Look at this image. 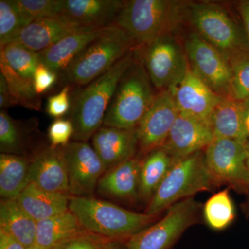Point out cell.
<instances>
[{"label":"cell","instance_id":"29","mask_svg":"<svg viewBox=\"0 0 249 249\" xmlns=\"http://www.w3.org/2000/svg\"><path fill=\"white\" fill-rule=\"evenodd\" d=\"M0 72L6 80L10 91L17 101L18 106L31 109L41 111L42 98L36 93L34 81L19 75L0 58Z\"/></svg>","mask_w":249,"mask_h":249},{"label":"cell","instance_id":"11","mask_svg":"<svg viewBox=\"0 0 249 249\" xmlns=\"http://www.w3.org/2000/svg\"><path fill=\"white\" fill-rule=\"evenodd\" d=\"M184 49L191 71L219 96L231 97V71L225 56L196 32L186 37Z\"/></svg>","mask_w":249,"mask_h":249},{"label":"cell","instance_id":"34","mask_svg":"<svg viewBox=\"0 0 249 249\" xmlns=\"http://www.w3.org/2000/svg\"><path fill=\"white\" fill-rule=\"evenodd\" d=\"M19 12L31 19L59 18L63 0H10Z\"/></svg>","mask_w":249,"mask_h":249},{"label":"cell","instance_id":"3","mask_svg":"<svg viewBox=\"0 0 249 249\" xmlns=\"http://www.w3.org/2000/svg\"><path fill=\"white\" fill-rule=\"evenodd\" d=\"M69 209L87 232L107 240H127L157 217L133 212L91 196H70Z\"/></svg>","mask_w":249,"mask_h":249},{"label":"cell","instance_id":"6","mask_svg":"<svg viewBox=\"0 0 249 249\" xmlns=\"http://www.w3.org/2000/svg\"><path fill=\"white\" fill-rule=\"evenodd\" d=\"M217 187L206 165L204 151L178 159L147 204L145 213L158 215L178 201Z\"/></svg>","mask_w":249,"mask_h":249},{"label":"cell","instance_id":"10","mask_svg":"<svg viewBox=\"0 0 249 249\" xmlns=\"http://www.w3.org/2000/svg\"><path fill=\"white\" fill-rule=\"evenodd\" d=\"M246 143L234 139L214 137L204 150V156L206 165L218 186L228 185L249 197Z\"/></svg>","mask_w":249,"mask_h":249},{"label":"cell","instance_id":"33","mask_svg":"<svg viewBox=\"0 0 249 249\" xmlns=\"http://www.w3.org/2000/svg\"><path fill=\"white\" fill-rule=\"evenodd\" d=\"M229 62L231 71V97L249 103V49L234 53Z\"/></svg>","mask_w":249,"mask_h":249},{"label":"cell","instance_id":"24","mask_svg":"<svg viewBox=\"0 0 249 249\" xmlns=\"http://www.w3.org/2000/svg\"><path fill=\"white\" fill-rule=\"evenodd\" d=\"M36 222L17 199H3L0 203V229L13 236L26 248L36 245Z\"/></svg>","mask_w":249,"mask_h":249},{"label":"cell","instance_id":"20","mask_svg":"<svg viewBox=\"0 0 249 249\" xmlns=\"http://www.w3.org/2000/svg\"><path fill=\"white\" fill-rule=\"evenodd\" d=\"M107 27L85 29L67 36L55 45L39 53L40 62L58 75H61L73 59L93 40L102 35Z\"/></svg>","mask_w":249,"mask_h":249},{"label":"cell","instance_id":"28","mask_svg":"<svg viewBox=\"0 0 249 249\" xmlns=\"http://www.w3.org/2000/svg\"><path fill=\"white\" fill-rule=\"evenodd\" d=\"M37 125L36 119L18 121L4 109L0 111V151L1 153L21 156L30 143V133Z\"/></svg>","mask_w":249,"mask_h":249},{"label":"cell","instance_id":"14","mask_svg":"<svg viewBox=\"0 0 249 249\" xmlns=\"http://www.w3.org/2000/svg\"><path fill=\"white\" fill-rule=\"evenodd\" d=\"M173 93L179 114L211 126V116L222 97L205 84L190 67L181 83L173 90Z\"/></svg>","mask_w":249,"mask_h":249},{"label":"cell","instance_id":"40","mask_svg":"<svg viewBox=\"0 0 249 249\" xmlns=\"http://www.w3.org/2000/svg\"><path fill=\"white\" fill-rule=\"evenodd\" d=\"M0 249H28L21 242L0 229Z\"/></svg>","mask_w":249,"mask_h":249},{"label":"cell","instance_id":"39","mask_svg":"<svg viewBox=\"0 0 249 249\" xmlns=\"http://www.w3.org/2000/svg\"><path fill=\"white\" fill-rule=\"evenodd\" d=\"M16 106H18L17 101L11 94L4 76L0 73V108L5 110Z\"/></svg>","mask_w":249,"mask_h":249},{"label":"cell","instance_id":"23","mask_svg":"<svg viewBox=\"0 0 249 249\" xmlns=\"http://www.w3.org/2000/svg\"><path fill=\"white\" fill-rule=\"evenodd\" d=\"M70 196L52 193L29 183L18 196V203L36 222L55 217L69 211Z\"/></svg>","mask_w":249,"mask_h":249},{"label":"cell","instance_id":"22","mask_svg":"<svg viewBox=\"0 0 249 249\" xmlns=\"http://www.w3.org/2000/svg\"><path fill=\"white\" fill-rule=\"evenodd\" d=\"M85 29H93L75 27L60 18L36 19L22 29L14 42L40 53L67 36Z\"/></svg>","mask_w":249,"mask_h":249},{"label":"cell","instance_id":"5","mask_svg":"<svg viewBox=\"0 0 249 249\" xmlns=\"http://www.w3.org/2000/svg\"><path fill=\"white\" fill-rule=\"evenodd\" d=\"M137 48L130 37L117 26H109L70 64L62 73L61 80L78 88L102 76L116 62Z\"/></svg>","mask_w":249,"mask_h":249},{"label":"cell","instance_id":"4","mask_svg":"<svg viewBox=\"0 0 249 249\" xmlns=\"http://www.w3.org/2000/svg\"><path fill=\"white\" fill-rule=\"evenodd\" d=\"M148 73L136 49V58L124 72L106 111L103 126L138 127L156 96Z\"/></svg>","mask_w":249,"mask_h":249},{"label":"cell","instance_id":"13","mask_svg":"<svg viewBox=\"0 0 249 249\" xmlns=\"http://www.w3.org/2000/svg\"><path fill=\"white\" fill-rule=\"evenodd\" d=\"M178 114L173 91L165 90L156 95L137 127L139 155L145 156L163 146Z\"/></svg>","mask_w":249,"mask_h":249},{"label":"cell","instance_id":"17","mask_svg":"<svg viewBox=\"0 0 249 249\" xmlns=\"http://www.w3.org/2000/svg\"><path fill=\"white\" fill-rule=\"evenodd\" d=\"M92 147L107 171L137 157L138 131L103 125L93 136Z\"/></svg>","mask_w":249,"mask_h":249},{"label":"cell","instance_id":"32","mask_svg":"<svg viewBox=\"0 0 249 249\" xmlns=\"http://www.w3.org/2000/svg\"><path fill=\"white\" fill-rule=\"evenodd\" d=\"M33 20L18 11L10 0H0V49L14 42Z\"/></svg>","mask_w":249,"mask_h":249},{"label":"cell","instance_id":"46","mask_svg":"<svg viewBox=\"0 0 249 249\" xmlns=\"http://www.w3.org/2000/svg\"><path fill=\"white\" fill-rule=\"evenodd\" d=\"M248 210H249V201H248Z\"/></svg>","mask_w":249,"mask_h":249},{"label":"cell","instance_id":"12","mask_svg":"<svg viewBox=\"0 0 249 249\" xmlns=\"http://www.w3.org/2000/svg\"><path fill=\"white\" fill-rule=\"evenodd\" d=\"M68 175L69 195L91 196L106 172L92 146L85 142H70L62 147Z\"/></svg>","mask_w":249,"mask_h":249},{"label":"cell","instance_id":"30","mask_svg":"<svg viewBox=\"0 0 249 249\" xmlns=\"http://www.w3.org/2000/svg\"><path fill=\"white\" fill-rule=\"evenodd\" d=\"M206 224L214 231H222L232 224L235 218L233 201L228 188L211 196L204 206Z\"/></svg>","mask_w":249,"mask_h":249},{"label":"cell","instance_id":"9","mask_svg":"<svg viewBox=\"0 0 249 249\" xmlns=\"http://www.w3.org/2000/svg\"><path fill=\"white\" fill-rule=\"evenodd\" d=\"M200 204L193 197L174 204L163 219L126 240V249H170L187 229L196 224Z\"/></svg>","mask_w":249,"mask_h":249},{"label":"cell","instance_id":"25","mask_svg":"<svg viewBox=\"0 0 249 249\" xmlns=\"http://www.w3.org/2000/svg\"><path fill=\"white\" fill-rule=\"evenodd\" d=\"M87 232L71 211L37 222L36 245L45 249Z\"/></svg>","mask_w":249,"mask_h":249},{"label":"cell","instance_id":"15","mask_svg":"<svg viewBox=\"0 0 249 249\" xmlns=\"http://www.w3.org/2000/svg\"><path fill=\"white\" fill-rule=\"evenodd\" d=\"M124 4L121 0H63L59 18L76 27L101 29L114 24Z\"/></svg>","mask_w":249,"mask_h":249},{"label":"cell","instance_id":"8","mask_svg":"<svg viewBox=\"0 0 249 249\" xmlns=\"http://www.w3.org/2000/svg\"><path fill=\"white\" fill-rule=\"evenodd\" d=\"M139 58L159 92L173 91L189 70L184 48L173 35L156 39L137 48Z\"/></svg>","mask_w":249,"mask_h":249},{"label":"cell","instance_id":"36","mask_svg":"<svg viewBox=\"0 0 249 249\" xmlns=\"http://www.w3.org/2000/svg\"><path fill=\"white\" fill-rule=\"evenodd\" d=\"M71 88L70 85H67L60 92L48 98L46 107V111L48 115L59 119L71 110Z\"/></svg>","mask_w":249,"mask_h":249},{"label":"cell","instance_id":"42","mask_svg":"<svg viewBox=\"0 0 249 249\" xmlns=\"http://www.w3.org/2000/svg\"><path fill=\"white\" fill-rule=\"evenodd\" d=\"M103 249H126L125 245L120 240H107Z\"/></svg>","mask_w":249,"mask_h":249},{"label":"cell","instance_id":"26","mask_svg":"<svg viewBox=\"0 0 249 249\" xmlns=\"http://www.w3.org/2000/svg\"><path fill=\"white\" fill-rule=\"evenodd\" d=\"M175 160L163 147L145 156L142 160L139 175L140 200L150 202Z\"/></svg>","mask_w":249,"mask_h":249},{"label":"cell","instance_id":"21","mask_svg":"<svg viewBox=\"0 0 249 249\" xmlns=\"http://www.w3.org/2000/svg\"><path fill=\"white\" fill-rule=\"evenodd\" d=\"M249 103L232 97H222L214 107L211 118L214 137L234 139L243 142L249 140L246 117Z\"/></svg>","mask_w":249,"mask_h":249},{"label":"cell","instance_id":"27","mask_svg":"<svg viewBox=\"0 0 249 249\" xmlns=\"http://www.w3.org/2000/svg\"><path fill=\"white\" fill-rule=\"evenodd\" d=\"M30 160L22 156L0 155V196L17 199L29 183Z\"/></svg>","mask_w":249,"mask_h":249},{"label":"cell","instance_id":"7","mask_svg":"<svg viewBox=\"0 0 249 249\" xmlns=\"http://www.w3.org/2000/svg\"><path fill=\"white\" fill-rule=\"evenodd\" d=\"M187 19L200 36L229 59L241 50L249 49L247 36L225 8L211 2H191Z\"/></svg>","mask_w":249,"mask_h":249},{"label":"cell","instance_id":"41","mask_svg":"<svg viewBox=\"0 0 249 249\" xmlns=\"http://www.w3.org/2000/svg\"><path fill=\"white\" fill-rule=\"evenodd\" d=\"M238 11L243 22L249 47V1H240L238 6Z\"/></svg>","mask_w":249,"mask_h":249},{"label":"cell","instance_id":"35","mask_svg":"<svg viewBox=\"0 0 249 249\" xmlns=\"http://www.w3.org/2000/svg\"><path fill=\"white\" fill-rule=\"evenodd\" d=\"M73 124L70 119L59 118L52 123L48 128V138L52 147H62L70 142L73 137Z\"/></svg>","mask_w":249,"mask_h":249},{"label":"cell","instance_id":"31","mask_svg":"<svg viewBox=\"0 0 249 249\" xmlns=\"http://www.w3.org/2000/svg\"><path fill=\"white\" fill-rule=\"evenodd\" d=\"M0 58L19 75L34 81L36 68L40 63V53L13 42L0 49Z\"/></svg>","mask_w":249,"mask_h":249},{"label":"cell","instance_id":"38","mask_svg":"<svg viewBox=\"0 0 249 249\" xmlns=\"http://www.w3.org/2000/svg\"><path fill=\"white\" fill-rule=\"evenodd\" d=\"M58 75L40 62L36 68L34 76V86L36 93L40 96L51 89L56 83Z\"/></svg>","mask_w":249,"mask_h":249},{"label":"cell","instance_id":"43","mask_svg":"<svg viewBox=\"0 0 249 249\" xmlns=\"http://www.w3.org/2000/svg\"><path fill=\"white\" fill-rule=\"evenodd\" d=\"M246 151H247V163L249 169V140L246 143Z\"/></svg>","mask_w":249,"mask_h":249},{"label":"cell","instance_id":"45","mask_svg":"<svg viewBox=\"0 0 249 249\" xmlns=\"http://www.w3.org/2000/svg\"><path fill=\"white\" fill-rule=\"evenodd\" d=\"M29 249H45L41 248V247H38V246L35 245L33 246V247H30V248H29Z\"/></svg>","mask_w":249,"mask_h":249},{"label":"cell","instance_id":"16","mask_svg":"<svg viewBox=\"0 0 249 249\" xmlns=\"http://www.w3.org/2000/svg\"><path fill=\"white\" fill-rule=\"evenodd\" d=\"M213 139V132L209 124L178 114L162 147L177 160L204 151Z\"/></svg>","mask_w":249,"mask_h":249},{"label":"cell","instance_id":"18","mask_svg":"<svg viewBox=\"0 0 249 249\" xmlns=\"http://www.w3.org/2000/svg\"><path fill=\"white\" fill-rule=\"evenodd\" d=\"M29 183L52 193L69 194L68 175L62 147L40 149L29 165Z\"/></svg>","mask_w":249,"mask_h":249},{"label":"cell","instance_id":"19","mask_svg":"<svg viewBox=\"0 0 249 249\" xmlns=\"http://www.w3.org/2000/svg\"><path fill=\"white\" fill-rule=\"evenodd\" d=\"M142 160L139 157L107 170L100 178L98 192L120 200L137 202L139 199V175Z\"/></svg>","mask_w":249,"mask_h":249},{"label":"cell","instance_id":"44","mask_svg":"<svg viewBox=\"0 0 249 249\" xmlns=\"http://www.w3.org/2000/svg\"><path fill=\"white\" fill-rule=\"evenodd\" d=\"M246 128H247V134H248L249 138V110L248 112H247V117H246Z\"/></svg>","mask_w":249,"mask_h":249},{"label":"cell","instance_id":"37","mask_svg":"<svg viewBox=\"0 0 249 249\" xmlns=\"http://www.w3.org/2000/svg\"><path fill=\"white\" fill-rule=\"evenodd\" d=\"M106 239L90 232L84 233L69 239L58 244L53 249H103Z\"/></svg>","mask_w":249,"mask_h":249},{"label":"cell","instance_id":"2","mask_svg":"<svg viewBox=\"0 0 249 249\" xmlns=\"http://www.w3.org/2000/svg\"><path fill=\"white\" fill-rule=\"evenodd\" d=\"M191 2L178 0H129L114 25L123 29L137 48L173 35L187 17Z\"/></svg>","mask_w":249,"mask_h":249},{"label":"cell","instance_id":"1","mask_svg":"<svg viewBox=\"0 0 249 249\" xmlns=\"http://www.w3.org/2000/svg\"><path fill=\"white\" fill-rule=\"evenodd\" d=\"M136 58V49L129 52L102 76L78 88L71 96L70 120L73 140L85 142L102 127L108 106L124 72Z\"/></svg>","mask_w":249,"mask_h":249}]
</instances>
